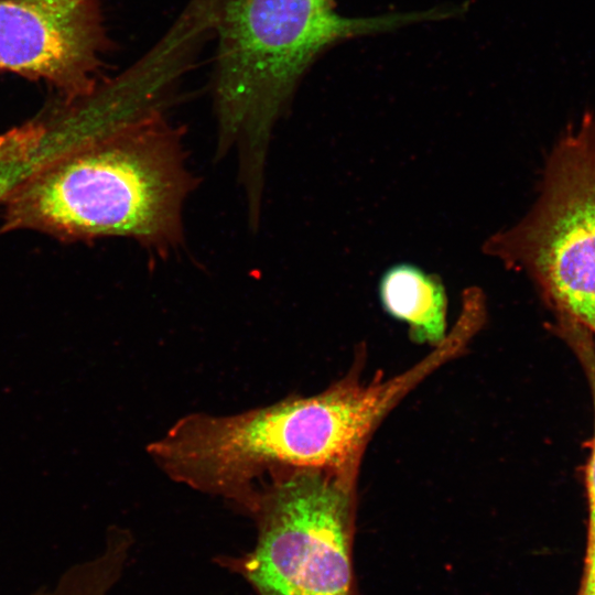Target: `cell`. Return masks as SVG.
Wrapping results in <instances>:
<instances>
[{"label": "cell", "instance_id": "277c9868", "mask_svg": "<svg viewBox=\"0 0 595 595\" xmlns=\"http://www.w3.org/2000/svg\"><path fill=\"white\" fill-rule=\"evenodd\" d=\"M358 470H285L249 511L255 548L230 564L258 595H363L355 571Z\"/></svg>", "mask_w": 595, "mask_h": 595}, {"label": "cell", "instance_id": "9c48e42d", "mask_svg": "<svg viewBox=\"0 0 595 595\" xmlns=\"http://www.w3.org/2000/svg\"><path fill=\"white\" fill-rule=\"evenodd\" d=\"M24 144L22 132L13 128L0 134V158L20 150Z\"/></svg>", "mask_w": 595, "mask_h": 595}, {"label": "cell", "instance_id": "5b68a950", "mask_svg": "<svg viewBox=\"0 0 595 595\" xmlns=\"http://www.w3.org/2000/svg\"><path fill=\"white\" fill-rule=\"evenodd\" d=\"M111 47L100 0H0V72L44 82L65 101L98 87Z\"/></svg>", "mask_w": 595, "mask_h": 595}, {"label": "cell", "instance_id": "7a4b0ae2", "mask_svg": "<svg viewBox=\"0 0 595 595\" xmlns=\"http://www.w3.org/2000/svg\"><path fill=\"white\" fill-rule=\"evenodd\" d=\"M167 111L88 137L42 163L4 199L0 231L128 237L162 253L178 247L196 178Z\"/></svg>", "mask_w": 595, "mask_h": 595}, {"label": "cell", "instance_id": "52a82bcc", "mask_svg": "<svg viewBox=\"0 0 595 595\" xmlns=\"http://www.w3.org/2000/svg\"><path fill=\"white\" fill-rule=\"evenodd\" d=\"M556 328L572 347L585 371L592 392L595 416V346L592 334L584 327L566 321L558 322ZM586 487L589 518L585 555H589L595 552V423L591 457L586 470Z\"/></svg>", "mask_w": 595, "mask_h": 595}, {"label": "cell", "instance_id": "ba28073f", "mask_svg": "<svg viewBox=\"0 0 595 595\" xmlns=\"http://www.w3.org/2000/svg\"><path fill=\"white\" fill-rule=\"evenodd\" d=\"M577 595H595V552L585 555L583 576Z\"/></svg>", "mask_w": 595, "mask_h": 595}, {"label": "cell", "instance_id": "3957f363", "mask_svg": "<svg viewBox=\"0 0 595 595\" xmlns=\"http://www.w3.org/2000/svg\"><path fill=\"white\" fill-rule=\"evenodd\" d=\"M483 250L506 268L526 273L556 321L595 334L593 113H585L554 145L530 212L487 238Z\"/></svg>", "mask_w": 595, "mask_h": 595}, {"label": "cell", "instance_id": "8992f818", "mask_svg": "<svg viewBox=\"0 0 595 595\" xmlns=\"http://www.w3.org/2000/svg\"><path fill=\"white\" fill-rule=\"evenodd\" d=\"M378 295L386 313L407 324L413 342L437 346L447 336V294L437 274L393 264L381 274Z\"/></svg>", "mask_w": 595, "mask_h": 595}, {"label": "cell", "instance_id": "6da1fadb", "mask_svg": "<svg viewBox=\"0 0 595 595\" xmlns=\"http://www.w3.org/2000/svg\"><path fill=\"white\" fill-rule=\"evenodd\" d=\"M468 3L347 17L337 0H213L217 154L237 149L248 213L260 212L269 143L314 63L351 39L461 17Z\"/></svg>", "mask_w": 595, "mask_h": 595}]
</instances>
